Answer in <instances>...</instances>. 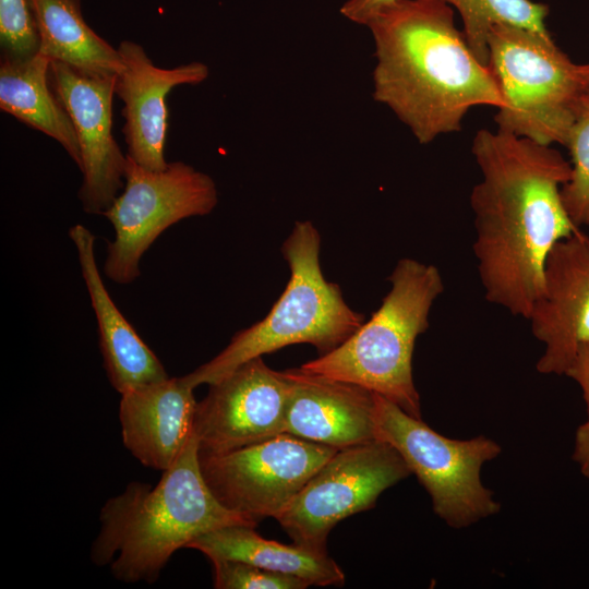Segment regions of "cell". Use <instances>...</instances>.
I'll return each mask as SVG.
<instances>
[{
    "mask_svg": "<svg viewBox=\"0 0 589 589\" xmlns=\"http://www.w3.org/2000/svg\"><path fill=\"white\" fill-rule=\"evenodd\" d=\"M471 153L482 176L470 206L484 297L527 318L542 290L549 252L579 229L561 195L572 165L552 145L500 130H479Z\"/></svg>",
    "mask_w": 589,
    "mask_h": 589,
    "instance_id": "obj_1",
    "label": "cell"
},
{
    "mask_svg": "<svg viewBox=\"0 0 589 589\" xmlns=\"http://www.w3.org/2000/svg\"><path fill=\"white\" fill-rule=\"evenodd\" d=\"M373 37V98L386 106L420 144L461 130L476 106H504L481 63L438 0H397L366 26Z\"/></svg>",
    "mask_w": 589,
    "mask_h": 589,
    "instance_id": "obj_2",
    "label": "cell"
},
{
    "mask_svg": "<svg viewBox=\"0 0 589 589\" xmlns=\"http://www.w3.org/2000/svg\"><path fill=\"white\" fill-rule=\"evenodd\" d=\"M99 520L92 562L97 566L111 563L118 580L148 584L157 580L176 551L197 537L230 525L257 526L215 497L202 474L194 432L154 488L130 482L122 493L107 500Z\"/></svg>",
    "mask_w": 589,
    "mask_h": 589,
    "instance_id": "obj_3",
    "label": "cell"
},
{
    "mask_svg": "<svg viewBox=\"0 0 589 589\" xmlns=\"http://www.w3.org/2000/svg\"><path fill=\"white\" fill-rule=\"evenodd\" d=\"M387 279L390 289L371 318L337 348L300 368L357 384L421 418L412 354L444 283L436 266L409 257L399 260Z\"/></svg>",
    "mask_w": 589,
    "mask_h": 589,
    "instance_id": "obj_4",
    "label": "cell"
},
{
    "mask_svg": "<svg viewBox=\"0 0 589 589\" xmlns=\"http://www.w3.org/2000/svg\"><path fill=\"white\" fill-rule=\"evenodd\" d=\"M321 236L311 221H297L281 252L289 281L267 315L239 330L208 362L183 380L195 388L212 384L251 359L294 344H311L325 354L347 340L365 321L344 300L337 284L325 279L320 264Z\"/></svg>",
    "mask_w": 589,
    "mask_h": 589,
    "instance_id": "obj_5",
    "label": "cell"
},
{
    "mask_svg": "<svg viewBox=\"0 0 589 589\" xmlns=\"http://www.w3.org/2000/svg\"><path fill=\"white\" fill-rule=\"evenodd\" d=\"M488 51V67L504 100L494 116L497 130L565 146L586 93L579 64L550 33L508 24L491 29Z\"/></svg>",
    "mask_w": 589,
    "mask_h": 589,
    "instance_id": "obj_6",
    "label": "cell"
},
{
    "mask_svg": "<svg viewBox=\"0 0 589 589\" xmlns=\"http://www.w3.org/2000/svg\"><path fill=\"white\" fill-rule=\"evenodd\" d=\"M374 396L376 440L400 454L430 494L440 518L461 528L498 512L500 504L480 478L482 465L501 453L497 443L483 435L448 438L385 397Z\"/></svg>",
    "mask_w": 589,
    "mask_h": 589,
    "instance_id": "obj_7",
    "label": "cell"
},
{
    "mask_svg": "<svg viewBox=\"0 0 589 589\" xmlns=\"http://www.w3.org/2000/svg\"><path fill=\"white\" fill-rule=\"evenodd\" d=\"M215 181L183 161L168 163L165 170H148L127 156L123 191L103 214L115 229L107 244L105 275L130 284L140 276V261L170 226L194 216L208 215L217 205Z\"/></svg>",
    "mask_w": 589,
    "mask_h": 589,
    "instance_id": "obj_8",
    "label": "cell"
},
{
    "mask_svg": "<svg viewBox=\"0 0 589 589\" xmlns=\"http://www.w3.org/2000/svg\"><path fill=\"white\" fill-rule=\"evenodd\" d=\"M410 473L383 441L338 449L275 519L296 544L327 552L328 534L339 521L373 507L382 492Z\"/></svg>",
    "mask_w": 589,
    "mask_h": 589,
    "instance_id": "obj_9",
    "label": "cell"
},
{
    "mask_svg": "<svg viewBox=\"0 0 589 589\" xmlns=\"http://www.w3.org/2000/svg\"><path fill=\"white\" fill-rule=\"evenodd\" d=\"M337 450L283 433L231 452L200 454V465L220 504L259 524L276 518Z\"/></svg>",
    "mask_w": 589,
    "mask_h": 589,
    "instance_id": "obj_10",
    "label": "cell"
},
{
    "mask_svg": "<svg viewBox=\"0 0 589 589\" xmlns=\"http://www.w3.org/2000/svg\"><path fill=\"white\" fill-rule=\"evenodd\" d=\"M290 383L257 357L209 384L193 430L201 455L223 454L285 433Z\"/></svg>",
    "mask_w": 589,
    "mask_h": 589,
    "instance_id": "obj_11",
    "label": "cell"
},
{
    "mask_svg": "<svg viewBox=\"0 0 589 589\" xmlns=\"http://www.w3.org/2000/svg\"><path fill=\"white\" fill-rule=\"evenodd\" d=\"M116 76H92L50 60L51 86L69 112L77 135L83 180L82 208L103 215L124 187L127 155L112 135Z\"/></svg>",
    "mask_w": 589,
    "mask_h": 589,
    "instance_id": "obj_12",
    "label": "cell"
},
{
    "mask_svg": "<svg viewBox=\"0 0 589 589\" xmlns=\"http://www.w3.org/2000/svg\"><path fill=\"white\" fill-rule=\"evenodd\" d=\"M527 320L544 345L538 372L565 375L578 347L589 341V230L579 228L553 245Z\"/></svg>",
    "mask_w": 589,
    "mask_h": 589,
    "instance_id": "obj_13",
    "label": "cell"
},
{
    "mask_svg": "<svg viewBox=\"0 0 589 589\" xmlns=\"http://www.w3.org/2000/svg\"><path fill=\"white\" fill-rule=\"evenodd\" d=\"M118 51L124 68L116 76L115 94L123 103L125 155L148 170H165L166 96L176 86L204 82L208 67L194 61L158 68L140 44L128 39L119 44Z\"/></svg>",
    "mask_w": 589,
    "mask_h": 589,
    "instance_id": "obj_14",
    "label": "cell"
},
{
    "mask_svg": "<svg viewBox=\"0 0 589 589\" xmlns=\"http://www.w3.org/2000/svg\"><path fill=\"white\" fill-rule=\"evenodd\" d=\"M284 373L290 383L285 433L338 449L376 440L373 392L301 368Z\"/></svg>",
    "mask_w": 589,
    "mask_h": 589,
    "instance_id": "obj_15",
    "label": "cell"
},
{
    "mask_svg": "<svg viewBox=\"0 0 589 589\" xmlns=\"http://www.w3.org/2000/svg\"><path fill=\"white\" fill-rule=\"evenodd\" d=\"M193 389L180 376L121 394L122 441L142 465L165 471L179 458L194 432Z\"/></svg>",
    "mask_w": 589,
    "mask_h": 589,
    "instance_id": "obj_16",
    "label": "cell"
},
{
    "mask_svg": "<svg viewBox=\"0 0 589 589\" xmlns=\"http://www.w3.org/2000/svg\"><path fill=\"white\" fill-rule=\"evenodd\" d=\"M79 256L82 277L96 316L104 366L113 388L129 390L168 378L149 347L119 311L100 276L95 259V236L83 225L69 230Z\"/></svg>",
    "mask_w": 589,
    "mask_h": 589,
    "instance_id": "obj_17",
    "label": "cell"
},
{
    "mask_svg": "<svg viewBox=\"0 0 589 589\" xmlns=\"http://www.w3.org/2000/svg\"><path fill=\"white\" fill-rule=\"evenodd\" d=\"M255 527L230 525L211 530L187 548L212 560L239 561L254 566L297 576L309 586H342L345 574L327 552L299 544H283L261 537Z\"/></svg>",
    "mask_w": 589,
    "mask_h": 589,
    "instance_id": "obj_18",
    "label": "cell"
},
{
    "mask_svg": "<svg viewBox=\"0 0 589 589\" xmlns=\"http://www.w3.org/2000/svg\"><path fill=\"white\" fill-rule=\"evenodd\" d=\"M0 109L57 141L81 169L82 156L71 117L50 83V60L38 53L0 64Z\"/></svg>",
    "mask_w": 589,
    "mask_h": 589,
    "instance_id": "obj_19",
    "label": "cell"
},
{
    "mask_svg": "<svg viewBox=\"0 0 589 589\" xmlns=\"http://www.w3.org/2000/svg\"><path fill=\"white\" fill-rule=\"evenodd\" d=\"M35 12L39 53L92 76H117L123 70L118 48L85 22L81 0H31Z\"/></svg>",
    "mask_w": 589,
    "mask_h": 589,
    "instance_id": "obj_20",
    "label": "cell"
},
{
    "mask_svg": "<svg viewBox=\"0 0 589 589\" xmlns=\"http://www.w3.org/2000/svg\"><path fill=\"white\" fill-rule=\"evenodd\" d=\"M454 8L462 21L467 44L479 59L488 65V37L498 24H508L549 33L545 19L549 8L532 0H438Z\"/></svg>",
    "mask_w": 589,
    "mask_h": 589,
    "instance_id": "obj_21",
    "label": "cell"
},
{
    "mask_svg": "<svg viewBox=\"0 0 589 589\" xmlns=\"http://www.w3.org/2000/svg\"><path fill=\"white\" fill-rule=\"evenodd\" d=\"M565 146L572 157V175L561 195L572 221L589 227V92L580 101Z\"/></svg>",
    "mask_w": 589,
    "mask_h": 589,
    "instance_id": "obj_22",
    "label": "cell"
},
{
    "mask_svg": "<svg viewBox=\"0 0 589 589\" xmlns=\"http://www.w3.org/2000/svg\"><path fill=\"white\" fill-rule=\"evenodd\" d=\"M0 46L3 60H25L39 53L40 39L31 0H0Z\"/></svg>",
    "mask_w": 589,
    "mask_h": 589,
    "instance_id": "obj_23",
    "label": "cell"
},
{
    "mask_svg": "<svg viewBox=\"0 0 589 589\" xmlns=\"http://www.w3.org/2000/svg\"><path fill=\"white\" fill-rule=\"evenodd\" d=\"M214 587L217 589H304L309 584L303 579L264 569L252 564L212 560Z\"/></svg>",
    "mask_w": 589,
    "mask_h": 589,
    "instance_id": "obj_24",
    "label": "cell"
},
{
    "mask_svg": "<svg viewBox=\"0 0 589 589\" xmlns=\"http://www.w3.org/2000/svg\"><path fill=\"white\" fill-rule=\"evenodd\" d=\"M397 0H347L340 8V14L347 20L368 26L385 8Z\"/></svg>",
    "mask_w": 589,
    "mask_h": 589,
    "instance_id": "obj_25",
    "label": "cell"
},
{
    "mask_svg": "<svg viewBox=\"0 0 589 589\" xmlns=\"http://www.w3.org/2000/svg\"><path fill=\"white\" fill-rule=\"evenodd\" d=\"M565 375L573 378L580 386L589 416V341L578 347Z\"/></svg>",
    "mask_w": 589,
    "mask_h": 589,
    "instance_id": "obj_26",
    "label": "cell"
},
{
    "mask_svg": "<svg viewBox=\"0 0 589 589\" xmlns=\"http://www.w3.org/2000/svg\"><path fill=\"white\" fill-rule=\"evenodd\" d=\"M573 457L579 465L581 473L589 478V419L576 432Z\"/></svg>",
    "mask_w": 589,
    "mask_h": 589,
    "instance_id": "obj_27",
    "label": "cell"
},
{
    "mask_svg": "<svg viewBox=\"0 0 589 589\" xmlns=\"http://www.w3.org/2000/svg\"><path fill=\"white\" fill-rule=\"evenodd\" d=\"M579 70L585 89L586 92H589V63L579 64Z\"/></svg>",
    "mask_w": 589,
    "mask_h": 589,
    "instance_id": "obj_28",
    "label": "cell"
}]
</instances>
